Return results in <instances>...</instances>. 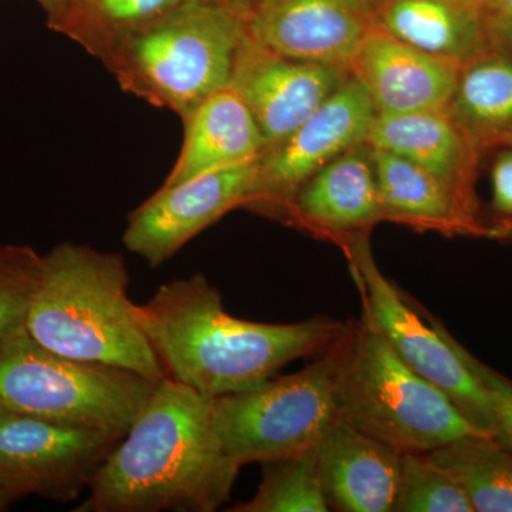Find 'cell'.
<instances>
[{"instance_id": "9", "label": "cell", "mask_w": 512, "mask_h": 512, "mask_svg": "<svg viewBox=\"0 0 512 512\" xmlns=\"http://www.w3.org/2000/svg\"><path fill=\"white\" fill-rule=\"evenodd\" d=\"M121 437L6 412L0 417V488L16 500H77Z\"/></svg>"}, {"instance_id": "5", "label": "cell", "mask_w": 512, "mask_h": 512, "mask_svg": "<svg viewBox=\"0 0 512 512\" xmlns=\"http://www.w3.org/2000/svg\"><path fill=\"white\" fill-rule=\"evenodd\" d=\"M338 399L340 419L402 454H426L485 434L407 366L363 313L349 323Z\"/></svg>"}, {"instance_id": "26", "label": "cell", "mask_w": 512, "mask_h": 512, "mask_svg": "<svg viewBox=\"0 0 512 512\" xmlns=\"http://www.w3.org/2000/svg\"><path fill=\"white\" fill-rule=\"evenodd\" d=\"M42 276V255L28 245H0V343L25 328Z\"/></svg>"}, {"instance_id": "25", "label": "cell", "mask_w": 512, "mask_h": 512, "mask_svg": "<svg viewBox=\"0 0 512 512\" xmlns=\"http://www.w3.org/2000/svg\"><path fill=\"white\" fill-rule=\"evenodd\" d=\"M394 512H474V508L447 471L424 454L406 453Z\"/></svg>"}, {"instance_id": "30", "label": "cell", "mask_w": 512, "mask_h": 512, "mask_svg": "<svg viewBox=\"0 0 512 512\" xmlns=\"http://www.w3.org/2000/svg\"><path fill=\"white\" fill-rule=\"evenodd\" d=\"M487 26L493 46L512 53V18L490 23Z\"/></svg>"}, {"instance_id": "14", "label": "cell", "mask_w": 512, "mask_h": 512, "mask_svg": "<svg viewBox=\"0 0 512 512\" xmlns=\"http://www.w3.org/2000/svg\"><path fill=\"white\" fill-rule=\"evenodd\" d=\"M278 220L338 245L369 234L383 221L370 147L352 148L320 168L286 202Z\"/></svg>"}, {"instance_id": "1", "label": "cell", "mask_w": 512, "mask_h": 512, "mask_svg": "<svg viewBox=\"0 0 512 512\" xmlns=\"http://www.w3.org/2000/svg\"><path fill=\"white\" fill-rule=\"evenodd\" d=\"M239 470L215 430L212 399L165 377L74 511L214 512Z\"/></svg>"}, {"instance_id": "19", "label": "cell", "mask_w": 512, "mask_h": 512, "mask_svg": "<svg viewBox=\"0 0 512 512\" xmlns=\"http://www.w3.org/2000/svg\"><path fill=\"white\" fill-rule=\"evenodd\" d=\"M184 123L183 148L163 187L259 160L265 153L264 137L254 116L231 87L205 100Z\"/></svg>"}, {"instance_id": "4", "label": "cell", "mask_w": 512, "mask_h": 512, "mask_svg": "<svg viewBox=\"0 0 512 512\" xmlns=\"http://www.w3.org/2000/svg\"><path fill=\"white\" fill-rule=\"evenodd\" d=\"M248 22L204 0H188L104 60L121 89L185 120L231 86Z\"/></svg>"}, {"instance_id": "13", "label": "cell", "mask_w": 512, "mask_h": 512, "mask_svg": "<svg viewBox=\"0 0 512 512\" xmlns=\"http://www.w3.org/2000/svg\"><path fill=\"white\" fill-rule=\"evenodd\" d=\"M375 10L373 0H264L248 32L279 55L349 70L375 26Z\"/></svg>"}, {"instance_id": "18", "label": "cell", "mask_w": 512, "mask_h": 512, "mask_svg": "<svg viewBox=\"0 0 512 512\" xmlns=\"http://www.w3.org/2000/svg\"><path fill=\"white\" fill-rule=\"evenodd\" d=\"M372 151L383 221L450 237L501 241L503 229L468 212L433 175L389 151Z\"/></svg>"}, {"instance_id": "2", "label": "cell", "mask_w": 512, "mask_h": 512, "mask_svg": "<svg viewBox=\"0 0 512 512\" xmlns=\"http://www.w3.org/2000/svg\"><path fill=\"white\" fill-rule=\"evenodd\" d=\"M137 313L165 375L208 399L259 386L293 360L318 355L349 326L328 318L299 323L234 318L220 291L201 274L161 285Z\"/></svg>"}, {"instance_id": "34", "label": "cell", "mask_w": 512, "mask_h": 512, "mask_svg": "<svg viewBox=\"0 0 512 512\" xmlns=\"http://www.w3.org/2000/svg\"><path fill=\"white\" fill-rule=\"evenodd\" d=\"M503 147H512V136L508 137L507 140L504 141Z\"/></svg>"}, {"instance_id": "23", "label": "cell", "mask_w": 512, "mask_h": 512, "mask_svg": "<svg viewBox=\"0 0 512 512\" xmlns=\"http://www.w3.org/2000/svg\"><path fill=\"white\" fill-rule=\"evenodd\" d=\"M466 491L474 511L512 512V453L477 434L424 454Z\"/></svg>"}, {"instance_id": "32", "label": "cell", "mask_w": 512, "mask_h": 512, "mask_svg": "<svg viewBox=\"0 0 512 512\" xmlns=\"http://www.w3.org/2000/svg\"><path fill=\"white\" fill-rule=\"evenodd\" d=\"M16 498L13 497L12 494H9L8 491L2 490L0 488V512L9 510L10 505L15 503Z\"/></svg>"}, {"instance_id": "35", "label": "cell", "mask_w": 512, "mask_h": 512, "mask_svg": "<svg viewBox=\"0 0 512 512\" xmlns=\"http://www.w3.org/2000/svg\"><path fill=\"white\" fill-rule=\"evenodd\" d=\"M6 412H8V409H6V407L3 406V403L0 402V417H2Z\"/></svg>"}, {"instance_id": "38", "label": "cell", "mask_w": 512, "mask_h": 512, "mask_svg": "<svg viewBox=\"0 0 512 512\" xmlns=\"http://www.w3.org/2000/svg\"><path fill=\"white\" fill-rule=\"evenodd\" d=\"M39 2H42V0H39Z\"/></svg>"}, {"instance_id": "24", "label": "cell", "mask_w": 512, "mask_h": 512, "mask_svg": "<svg viewBox=\"0 0 512 512\" xmlns=\"http://www.w3.org/2000/svg\"><path fill=\"white\" fill-rule=\"evenodd\" d=\"M232 512H328L318 471V447L265 463L254 497L229 508Z\"/></svg>"}, {"instance_id": "33", "label": "cell", "mask_w": 512, "mask_h": 512, "mask_svg": "<svg viewBox=\"0 0 512 512\" xmlns=\"http://www.w3.org/2000/svg\"><path fill=\"white\" fill-rule=\"evenodd\" d=\"M458 2L464 3V5L470 6V8L477 10H480L481 5H483V0H458Z\"/></svg>"}, {"instance_id": "29", "label": "cell", "mask_w": 512, "mask_h": 512, "mask_svg": "<svg viewBox=\"0 0 512 512\" xmlns=\"http://www.w3.org/2000/svg\"><path fill=\"white\" fill-rule=\"evenodd\" d=\"M487 25L512 18V0H483L480 9Z\"/></svg>"}, {"instance_id": "6", "label": "cell", "mask_w": 512, "mask_h": 512, "mask_svg": "<svg viewBox=\"0 0 512 512\" xmlns=\"http://www.w3.org/2000/svg\"><path fill=\"white\" fill-rule=\"evenodd\" d=\"M156 384L123 367L52 352L26 328L0 343V402L9 412L123 439Z\"/></svg>"}, {"instance_id": "21", "label": "cell", "mask_w": 512, "mask_h": 512, "mask_svg": "<svg viewBox=\"0 0 512 512\" xmlns=\"http://www.w3.org/2000/svg\"><path fill=\"white\" fill-rule=\"evenodd\" d=\"M188 0H42L47 26L101 62Z\"/></svg>"}, {"instance_id": "12", "label": "cell", "mask_w": 512, "mask_h": 512, "mask_svg": "<svg viewBox=\"0 0 512 512\" xmlns=\"http://www.w3.org/2000/svg\"><path fill=\"white\" fill-rule=\"evenodd\" d=\"M349 76L345 67L279 55L248 35L229 87L254 116L266 151L301 126Z\"/></svg>"}, {"instance_id": "3", "label": "cell", "mask_w": 512, "mask_h": 512, "mask_svg": "<svg viewBox=\"0 0 512 512\" xmlns=\"http://www.w3.org/2000/svg\"><path fill=\"white\" fill-rule=\"evenodd\" d=\"M119 252L63 242L42 255V276L25 328L59 355L123 367L153 380L165 370L128 298Z\"/></svg>"}, {"instance_id": "36", "label": "cell", "mask_w": 512, "mask_h": 512, "mask_svg": "<svg viewBox=\"0 0 512 512\" xmlns=\"http://www.w3.org/2000/svg\"><path fill=\"white\" fill-rule=\"evenodd\" d=\"M504 242H508V244H512V232L510 235H508L507 239H505Z\"/></svg>"}, {"instance_id": "27", "label": "cell", "mask_w": 512, "mask_h": 512, "mask_svg": "<svg viewBox=\"0 0 512 512\" xmlns=\"http://www.w3.org/2000/svg\"><path fill=\"white\" fill-rule=\"evenodd\" d=\"M463 355L490 396L494 414L493 437L512 453V380L485 365L464 346Z\"/></svg>"}, {"instance_id": "20", "label": "cell", "mask_w": 512, "mask_h": 512, "mask_svg": "<svg viewBox=\"0 0 512 512\" xmlns=\"http://www.w3.org/2000/svg\"><path fill=\"white\" fill-rule=\"evenodd\" d=\"M375 26L460 67L493 47L480 10L458 0H382L376 5Z\"/></svg>"}, {"instance_id": "10", "label": "cell", "mask_w": 512, "mask_h": 512, "mask_svg": "<svg viewBox=\"0 0 512 512\" xmlns=\"http://www.w3.org/2000/svg\"><path fill=\"white\" fill-rule=\"evenodd\" d=\"M375 117L365 87L349 76L301 126L262 154L245 208L278 220L286 202L313 174L366 144Z\"/></svg>"}, {"instance_id": "31", "label": "cell", "mask_w": 512, "mask_h": 512, "mask_svg": "<svg viewBox=\"0 0 512 512\" xmlns=\"http://www.w3.org/2000/svg\"><path fill=\"white\" fill-rule=\"evenodd\" d=\"M204 2L212 3V5L222 6V8L237 13L242 19L249 20L258 6L264 0H204Z\"/></svg>"}, {"instance_id": "17", "label": "cell", "mask_w": 512, "mask_h": 512, "mask_svg": "<svg viewBox=\"0 0 512 512\" xmlns=\"http://www.w3.org/2000/svg\"><path fill=\"white\" fill-rule=\"evenodd\" d=\"M403 454L339 419L318 444V471L330 510L394 512Z\"/></svg>"}, {"instance_id": "8", "label": "cell", "mask_w": 512, "mask_h": 512, "mask_svg": "<svg viewBox=\"0 0 512 512\" xmlns=\"http://www.w3.org/2000/svg\"><path fill=\"white\" fill-rule=\"evenodd\" d=\"M349 259L350 272L362 296L363 315L379 330L387 345L414 372L446 394L474 427L493 436L494 414L490 396L476 376L463 345L443 323L419 305L413 308L382 274L369 244V234L340 242Z\"/></svg>"}, {"instance_id": "7", "label": "cell", "mask_w": 512, "mask_h": 512, "mask_svg": "<svg viewBox=\"0 0 512 512\" xmlns=\"http://www.w3.org/2000/svg\"><path fill=\"white\" fill-rule=\"evenodd\" d=\"M348 330L299 372L212 399L215 430L239 467L271 463L318 447L340 419L339 377Z\"/></svg>"}, {"instance_id": "16", "label": "cell", "mask_w": 512, "mask_h": 512, "mask_svg": "<svg viewBox=\"0 0 512 512\" xmlns=\"http://www.w3.org/2000/svg\"><path fill=\"white\" fill-rule=\"evenodd\" d=\"M366 144L419 165L481 217L476 185L483 153L447 109L376 114Z\"/></svg>"}, {"instance_id": "37", "label": "cell", "mask_w": 512, "mask_h": 512, "mask_svg": "<svg viewBox=\"0 0 512 512\" xmlns=\"http://www.w3.org/2000/svg\"><path fill=\"white\" fill-rule=\"evenodd\" d=\"M373 2H375L377 5V3L382 2V0H373Z\"/></svg>"}, {"instance_id": "15", "label": "cell", "mask_w": 512, "mask_h": 512, "mask_svg": "<svg viewBox=\"0 0 512 512\" xmlns=\"http://www.w3.org/2000/svg\"><path fill=\"white\" fill-rule=\"evenodd\" d=\"M463 67L427 55L373 26L349 64L376 114L444 110Z\"/></svg>"}, {"instance_id": "11", "label": "cell", "mask_w": 512, "mask_h": 512, "mask_svg": "<svg viewBox=\"0 0 512 512\" xmlns=\"http://www.w3.org/2000/svg\"><path fill=\"white\" fill-rule=\"evenodd\" d=\"M259 160L197 175L160 190L128 217L123 242L151 268L173 258L185 244L251 198Z\"/></svg>"}, {"instance_id": "22", "label": "cell", "mask_w": 512, "mask_h": 512, "mask_svg": "<svg viewBox=\"0 0 512 512\" xmlns=\"http://www.w3.org/2000/svg\"><path fill=\"white\" fill-rule=\"evenodd\" d=\"M451 119L487 153L512 136V53L491 47L461 69Z\"/></svg>"}, {"instance_id": "28", "label": "cell", "mask_w": 512, "mask_h": 512, "mask_svg": "<svg viewBox=\"0 0 512 512\" xmlns=\"http://www.w3.org/2000/svg\"><path fill=\"white\" fill-rule=\"evenodd\" d=\"M491 171L493 181V210L498 217L494 222L503 229L504 239L512 232V147H503Z\"/></svg>"}]
</instances>
